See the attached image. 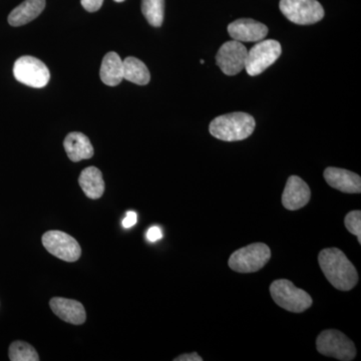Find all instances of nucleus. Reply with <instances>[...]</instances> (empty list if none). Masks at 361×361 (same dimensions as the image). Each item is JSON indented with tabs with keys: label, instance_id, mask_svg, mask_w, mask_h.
Wrapping results in <instances>:
<instances>
[{
	"label": "nucleus",
	"instance_id": "nucleus-4",
	"mask_svg": "<svg viewBox=\"0 0 361 361\" xmlns=\"http://www.w3.org/2000/svg\"><path fill=\"white\" fill-rule=\"evenodd\" d=\"M271 258V250L264 243H253L235 251L228 265L238 273H254L262 269Z\"/></svg>",
	"mask_w": 361,
	"mask_h": 361
},
{
	"label": "nucleus",
	"instance_id": "nucleus-5",
	"mask_svg": "<svg viewBox=\"0 0 361 361\" xmlns=\"http://www.w3.org/2000/svg\"><path fill=\"white\" fill-rule=\"evenodd\" d=\"M316 348L320 355L341 361L355 360V343L345 334L336 329L324 330L316 339Z\"/></svg>",
	"mask_w": 361,
	"mask_h": 361
},
{
	"label": "nucleus",
	"instance_id": "nucleus-15",
	"mask_svg": "<svg viewBox=\"0 0 361 361\" xmlns=\"http://www.w3.org/2000/svg\"><path fill=\"white\" fill-rule=\"evenodd\" d=\"M63 147L71 161L78 163L94 156V148L89 137L82 133L73 132L66 135Z\"/></svg>",
	"mask_w": 361,
	"mask_h": 361
},
{
	"label": "nucleus",
	"instance_id": "nucleus-9",
	"mask_svg": "<svg viewBox=\"0 0 361 361\" xmlns=\"http://www.w3.org/2000/svg\"><path fill=\"white\" fill-rule=\"evenodd\" d=\"M42 245L51 255L66 262H75L82 255V248L77 240L61 231L44 233Z\"/></svg>",
	"mask_w": 361,
	"mask_h": 361
},
{
	"label": "nucleus",
	"instance_id": "nucleus-13",
	"mask_svg": "<svg viewBox=\"0 0 361 361\" xmlns=\"http://www.w3.org/2000/svg\"><path fill=\"white\" fill-rule=\"evenodd\" d=\"M323 176L330 187L338 190L342 193H361L360 176L351 172V171L329 167L325 169Z\"/></svg>",
	"mask_w": 361,
	"mask_h": 361
},
{
	"label": "nucleus",
	"instance_id": "nucleus-16",
	"mask_svg": "<svg viewBox=\"0 0 361 361\" xmlns=\"http://www.w3.org/2000/svg\"><path fill=\"white\" fill-rule=\"evenodd\" d=\"M44 7L45 0H25L9 13L7 20L11 26L25 25L35 20Z\"/></svg>",
	"mask_w": 361,
	"mask_h": 361
},
{
	"label": "nucleus",
	"instance_id": "nucleus-24",
	"mask_svg": "<svg viewBox=\"0 0 361 361\" xmlns=\"http://www.w3.org/2000/svg\"><path fill=\"white\" fill-rule=\"evenodd\" d=\"M161 238H163V232H161L160 228L157 227V226L149 228L148 232H147V239H148V241L152 242V243Z\"/></svg>",
	"mask_w": 361,
	"mask_h": 361
},
{
	"label": "nucleus",
	"instance_id": "nucleus-25",
	"mask_svg": "<svg viewBox=\"0 0 361 361\" xmlns=\"http://www.w3.org/2000/svg\"><path fill=\"white\" fill-rule=\"evenodd\" d=\"M137 213L134 212V211H129V212H127L125 219L123 220V227L126 228V229H129V228H132L133 226L137 224Z\"/></svg>",
	"mask_w": 361,
	"mask_h": 361
},
{
	"label": "nucleus",
	"instance_id": "nucleus-1",
	"mask_svg": "<svg viewBox=\"0 0 361 361\" xmlns=\"http://www.w3.org/2000/svg\"><path fill=\"white\" fill-rule=\"evenodd\" d=\"M318 263L334 288L349 291L357 284V270L338 248L323 249L318 255Z\"/></svg>",
	"mask_w": 361,
	"mask_h": 361
},
{
	"label": "nucleus",
	"instance_id": "nucleus-19",
	"mask_svg": "<svg viewBox=\"0 0 361 361\" xmlns=\"http://www.w3.org/2000/svg\"><path fill=\"white\" fill-rule=\"evenodd\" d=\"M123 77L133 84L139 85H148L151 80L147 66L134 56H129L123 61Z\"/></svg>",
	"mask_w": 361,
	"mask_h": 361
},
{
	"label": "nucleus",
	"instance_id": "nucleus-18",
	"mask_svg": "<svg viewBox=\"0 0 361 361\" xmlns=\"http://www.w3.org/2000/svg\"><path fill=\"white\" fill-rule=\"evenodd\" d=\"M99 75L102 82L109 87H116L122 82L123 61L116 52L111 51L104 56Z\"/></svg>",
	"mask_w": 361,
	"mask_h": 361
},
{
	"label": "nucleus",
	"instance_id": "nucleus-2",
	"mask_svg": "<svg viewBox=\"0 0 361 361\" xmlns=\"http://www.w3.org/2000/svg\"><path fill=\"white\" fill-rule=\"evenodd\" d=\"M255 118L242 111L226 114L214 118L209 126L210 134L224 142L243 141L255 130Z\"/></svg>",
	"mask_w": 361,
	"mask_h": 361
},
{
	"label": "nucleus",
	"instance_id": "nucleus-3",
	"mask_svg": "<svg viewBox=\"0 0 361 361\" xmlns=\"http://www.w3.org/2000/svg\"><path fill=\"white\" fill-rule=\"evenodd\" d=\"M270 293L274 302L289 312H304L310 310L313 303L307 292L297 288L295 285L287 279H278L272 282Z\"/></svg>",
	"mask_w": 361,
	"mask_h": 361
},
{
	"label": "nucleus",
	"instance_id": "nucleus-7",
	"mask_svg": "<svg viewBox=\"0 0 361 361\" xmlns=\"http://www.w3.org/2000/svg\"><path fill=\"white\" fill-rule=\"evenodd\" d=\"M281 44L274 39L260 40L248 51L245 70L251 77L261 75L281 56Z\"/></svg>",
	"mask_w": 361,
	"mask_h": 361
},
{
	"label": "nucleus",
	"instance_id": "nucleus-27",
	"mask_svg": "<svg viewBox=\"0 0 361 361\" xmlns=\"http://www.w3.org/2000/svg\"><path fill=\"white\" fill-rule=\"evenodd\" d=\"M116 2H123L125 1V0H115Z\"/></svg>",
	"mask_w": 361,
	"mask_h": 361
},
{
	"label": "nucleus",
	"instance_id": "nucleus-14",
	"mask_svg": "<svg viewBox=\"0 0 361 361\" xmlns=\"http://www.w3.org/2000/svg\"><path fill=\"white\" fill-rule=\"evenodd\" d=\"M49 306L54 314L71 324L80 325L87 319L84 305L77 300L54 297L49 301Z\"/></svg>",
	"mask_w": 361,
	"mask_h": 361
},
{
	"label": "nucleus",
	"instance_id": "nucleus-17",
	"mask_svg": "<svg viewBox=\"0 0 361 361\" xmlns=\"http://www.w3.org/2000/svg\"><path fill=\"white\" fill-rule=\"evenodd\" d=\"M78 183L87 198L97 200L104 192V180L101 171L96 167L85 168L80 173Z\"/></svg>",
	"mask_w": 361,
	"mask_h": 361
},
{
	"label": "nucleus",
	"instance_id": "nucleus-8",
	"mask_svg": "<svg viewBox=\"0 0 361 361\" xmlns=\"http://www.w3.org/2000/svg\"><path fill=\"white\" fill-rule=\"evenodd\" d=\"M13 75L21 84L42 89L49 84L51 73L47 66L33 56H21L14 63Z\"/></svg>",
	"mask_w": 361,
	"mask_h": 361
},
{
	"label": "nucleus",
	"instance_id": "nucleus-26",
	"mask_svg": "<svg viewBox=\"0 0 361 361\" xmlns=\"http://www.w3.org/2000/svg\"><path fill=\"white\" fill-rule=\"evenodd\" d=\"M174 361H203V358L197 353H187L175 358Z\"/></svg>",
	"mask_w": 361,
	"mask_h": 361
},
{
	"label": "nucleus",
	"instance_id": "nucleus-22",
	"mask_svg": "<svg viewBox=\"0 0 361 361\" xmlns=\"http://www.w3.org/2000/svg\"><path fill=\"white\" fill-rule=\"evenodd\" d=\"M346 229L351 234L357 237L358 242L361 244V212L360 210L351 211L345 216L344 219Z\"/></svg>",
	"mask_w": 361,
	"mask_h": 361
},
{
	"label": "nucleus",
	"instance_id": "nucleus-12",
	"mask_svg": "<svg viewBox=\"0 0 361 361\" xmlns=\"http://www.w3.org/2000/svg\"><path fill=\"white\" fill-rule=\"evenodd\" d=\"M227 30L230 37L240 42H258L268 35L267 26L250 18L233 21Z\"/></svg>",
	"mask_w": 361,
	"mask_h": 361
},
{
	"label": "nucleus",
	"instance_id": "nucleus-23",
	"mask_svg": "<svg viewBox=\"0 0 361 361\" xmlns=\"http://www.w3.org/2000/svg\"><path fill=\"white\" fill-rule=\"evenodd\" d=\"M104 0H80L82 7L89 13H96L103 6Z\"/></svg>",
	"mask_w": 361,
	"mask_h": 361
},
{
	"label": "nucleus",
	"instance_id": "nucleus-6",
	"mask_svg": "<svg viewBox=\"0 0 361 361\" xmlns=\"http://www.w3.org/2000/svg\"><path fill=\"white\" fill-rule=\"evenodd\" d=\"M280 11L296 25H308L324 18V9L317 0H280Z\"/></svg>",
	"mask_w": 361,
	"mask_h": 361
},
{
	"label": "nucleus",
	"instance_id": "nucleus-20",
	"mask_svg": "<svg viewBox=\"0 0 361 361\" xmlns=\"http://www.w3.org/2000/svg\"><path fill=\"white\" fill-rule=\"evenodd\" d=\"M142 13L149 25L160 27L165 14V0H142Z\"/></svg>",
	"mask_w": 361,
	"mask_h": 361
},
{
	"label": "nucleus",
	"instance_id": "nucleus-28",
	"mask_svg": "<svg viewBox=\"0 0 361 361\" xmlns=\"http://www.w3.org/2000/svg\"><path fill=\"white\" fill-rule=\"evenodd\" d=\"M200 63H205V61H204V59H201Z\"/></svg>",
	"mask_w": 361,
	"mask_h": 361
},
{
	"label": "nucleus",
	"instance_id": "nucleus-11",
	"mask_svg": "<svg viewBox=\"0 0 361 361\" xmlns=\"http://www.w3.org/2000/svg\"><path fill=\"white\" fill-rule=\"evenodd\" d=\"M310 188L298 176H291L287 180L282 194V205L289 211H296L310 203Z\"/></svg>",
	"mask_w": 361,
	"mask_h": 361
},
{
	"label": "nucleus",
	"instance_id": "nucleus-21",
	"mask_svg": "<svg viewBox=\"0 0 361 361\" xmlns=\"http://www.w3.org/2000/svg\"><path fill=\"white\" fill-rule=\"evenodd\" d=\"M9 360L11 361H39V353L30 343L14 341L9 346Z\"/></svg>",
	"mask_w": 361,
	"mask_h": 361
},
{
	"label": "nucleus",
	"instance_id": "nucleus-10",
	"mask_svg": "<svg viewBox=\"0 0 361 361\" xmlns=\"http://www.w3.org/2000/svg\"><path fill=\"white\" fill-rule=\"evenodd\" d=\"M247 54L245 45L233 39L220 47L216 56V63L226 75H236L245 68Z\"/></svg>",
	"mask_w": 361,
	"mask_h": 361
}]
</instances>
